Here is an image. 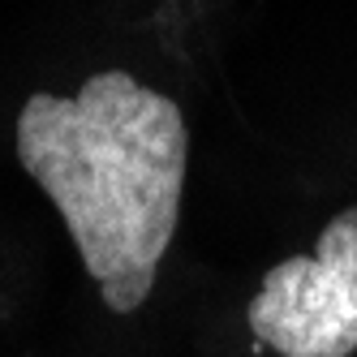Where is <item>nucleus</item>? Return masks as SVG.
I'll list each match as a JSON object with an SVG mask.
<instances>
[{"instance_id":"nucleus-2","label":"nucleus","mask_w":357,"mask_h":357,"mask_svg":"<svg viewBox=\"0 0 357 357\" xmlns=\"http://www.w3.org/2000/svg\"><path fill=\"white\" fill-rule=\"evenodd\" d=\"M245 319L259 344L280 357L357 353V207L323 228L314 254L275 263Z\"/></svg>"},{"instance_id":"nucleus-1","label":"nucleus","mask_w":357,"mask_h":357,"mask_svg":"<svg viewBox=\"0 0 357 357\" xmlns=\"http://www.w3.org/2000/svg\"><path fill=\"white\" fill-rule=\"evenodd\" d=\"M17 160L56 202L108 310L134 314L176 233L190 160L185 116L134 73L104 69L78 95H31Z\"/></svg>"}]
</instances>
